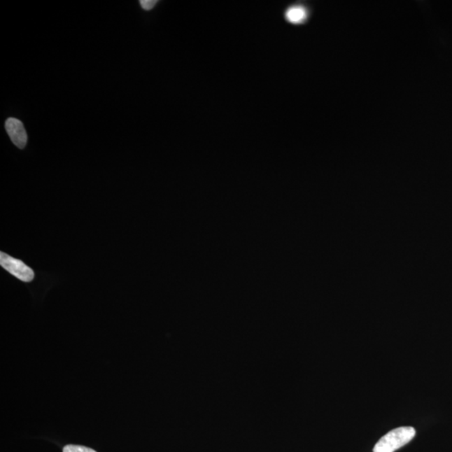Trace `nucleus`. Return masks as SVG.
I'll return each mask as SVG.
<instances>
[{
	"instance_id": "nucleus-5",
	"label": "nucleus",
	"mask_w": 452,
	"mask_h": 452,
	"mask_svg": "<svg viewBox=\"0 0 452 452\" xmlns=\"http://www.w3.org/2000/svg\"><path fill=\"white\" fill-rule=\"evenodd\" d=\"M63 452H96L95 451L82 446L68 445L64 447Z\"/></svg>"
},
{
	"instance_id": "nucleus-1",
	"label": "nucleus",
	"mask_w": 452,
	"mask_h": 452,
	"mask_svg": "<svg viewBox=\"0 0 452 452\" xmlns=\"http://www.w3.org/2000/svg\"><path fill=\"white\" fill-rule=\"evenodd\" d=\"M416 436L415 428L411 426L392 430L379 440L374 447V452H395L408 444Z\"/></svg>"
},
{
	"instance_id": "nucleus-4",
	"label": "nucleus",
	"mask_w": 452,
	"mask_h": 452,
	"mask_svg": "<svg viewBox=\"0 0 452 452\" xmlns=\"http://www.w3.org/2000/svg\"><path fill=\"white\" fill-rule=\"evenodd\" d=\"M308 17V12L304 7L296 6L289 8L285 12V19L292 24L304 23Z\"/></svg>"
},
{
	"instance_id": "nucleus-6",
	"label": "nucleus",
	"mask_w": 452,
	"mask_h": 452,
	"mask_svg": "<svg viewBox=\"0 0 452 452\" xmlns=\"http://www.w3.org/2000/svg\"><path fill=\"white\" fill-rule=\"evenodd\" d=\"M139 3L144 10H151L155 6L157 1L156 0H141Z\"/></svg>"
},
{
	"instance_id": "nucleus-2",
	"label": "nucleus",
	"mask_w": 452,
	"mask_h": 452,
	"mask_svg": "<svg viewBox=\"0 0 452 452\" xmlns=\"http://www.w3.org/2000/svg\"><path fill=\"white\" fill-rule=\"evenodd\" d=\"M0 265L4 270L15 276L17 279L24 281V283H31L35 277V272L27 264L19 259L2 253V251L0 253Z\"/></svg>"
},
{
	"instance_id": "nucleus-3",
	"label": "nucleus",
	"mask_w": 452,
	"mask_h": 452,
	"mask_svg": "<svg viewBox=\"0 0 452 452\" xmlns=\"http://www.w3.org/2000/svg\"><path fill=\"white\" fill-rule=\"evenodd\" d=\"M6 129L17 148L23 149L27 146L28 136L22 122L19 119L8 118L6 122Z\"/></svg>"
}]
</instances>
